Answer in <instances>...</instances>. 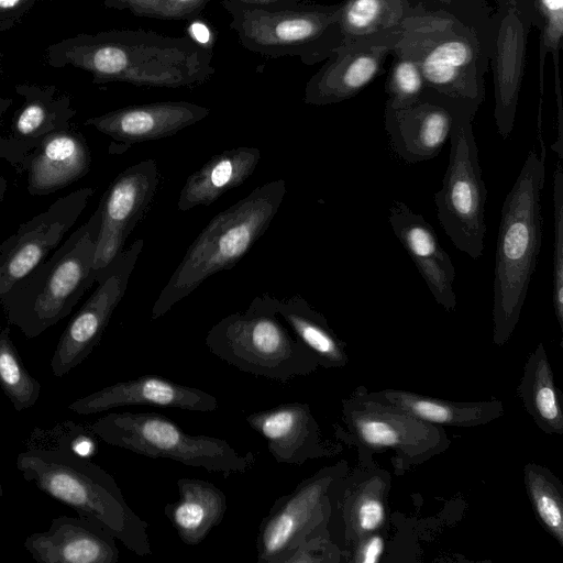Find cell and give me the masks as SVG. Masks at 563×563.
Wrapping results in <instances>:
<instances>
[{"label":"cell","mask_w":563,"mask_h":563,"mask_svg":"<svg viewBox=\"0 0 563 563\" xmlns=\"http://www.w3.org/2000/svg\"><path fill=\"white\" fill-rule=\"evenodd\" d=\"M212 49L189 35L145 30L80 33L51 44L45 62L90 73L93 84L128 82L148 88H192L216 73Z\"/></svg>","instance_id":"obj_1"},{"label":"cell","mask_w":563,"mask_h":563,"mask_svg":"<svg viewBox=\"0 0 563 563\" xmlns=\"http://www.w3.org/2000/svg\"><path fill=\"white\" fill-rule=\"evenodd\" d=\"M482 7H466V0L445 8L415 3L395 46L418 64L424 91L476 112L494 32V13Z\"/></svg>","instance_id":"obj_2"},{"label":"cell","mask_w":563,"mask_h":563,"mask_svg":"<svg viewBox=\"0 0 563 563\" xmlns=\"http://www.w3.org/2000/svg\"><path fill=\"white\" fill-rule=\"evenodd\" d=\"M545 150L533 147L501 207L493 282V339L503 345L516 328L538 264Z\"/></svg>","instance_id":"obj_3"},{"label":"cell","mask_w":563,"mask_h":563,"mask_svg":"<svg viewBox=\"0 0 563 563\" xmlns=\"http://www.w3.org/2000/svg\"><path fill=\"white\" fill-rule=\"evenodd\" d=\"M22 477L107 529L139 556L152 554L148 523L128 505L111 474L63 445L29 446L16 456Z\"/></svg>","instance_id":"obj_4"},{"label":"cell","mask_w":563,"mask_h":563,"mask_svg":"<svg viewBox=\"0 0 563 563\" xmlns=\"http://www.w3.org/2000/svg\"><path fill=\"white\" fill-rule=\"evenodd\" d=\"M286 192L284 179L271 180L214 216L161 290L152 319L166 314L212 275L235 266L269 228Z\"/></svg>","instance_id":"obj_5"},{"label":"cell","mask_w":563,"mask_h":563,"mask_svg":"<svg viewBox=\"0 0 563 563\" xmlns=\"http://www.w3.org/2000/svg\"><path fill=\"white\" fill-rule=\"evenodd\" d=\"M100 219L98 207L88 221L0 300L8 322L27 339L38 336L66 318L96 282Z\"/></svg>","instance_id":"obj_6"},{"label":"cell","mask_w":563,"mask_h":563,"mask_svg":"<svg viewBox=\"0 0 563 563\" xmlns=\"http://www.w3.org/2000/svg\"><path fill=\"white\" fill-rule=\"evenodd\" d=\"M209 351L239 371L286 383L311 374L317 357L278 318L274 296H256L247 308L223 317L208 331Z\"/></svg>","instance_id":"obj_7"},{"label":"cell","mask_w":563,"mask_h":563,"mask_svg":"<svg viewBox=\"0 0 563 563\" xmlns=\"http://www.w3.org/2000/svg\"><path fill=\"white\" fill-rule=\"evenodd\" d=\"M89 429L104 443L152 459H167L223 476L242 474L256 462L255 454L238 452L227 440L190 434L156 412H110Z\"/></svg>","instance_id":"obj_8"},{"label":"cell","mask_w":563,"mask_h":563,"mask_svg":"<svg viewBox=\"0 0 563 563\" xmlns=\"http://www.w3.org/2000/svg\"><path fill=\"white\" fill-rule=\"evenodd\" d=\"M230 27L246 49L267 57L298 56L306 65L327 60L342 43L339 4L263 9L221 0Z\"/></svg>","instance_id":"obj_9"},{"label":"cell","mask_w":563,"mask_h":563,"mask_svg":"<svg viewBox=\"0 0 563 563\" xmlns=\"http://www.w3.org/2000/svg\"><path fill=\"white\" fill-rule=\"evenodd\" d=\"M475 113L465 108L454 113L449 164L434 201L440 224L454 246L478 260L485 247L487 191L473 133Z\"/></svg>","instance_id":"obj_10"},{"label":"cell","mask_w":563,"mask_h":563,"mask_svg":"<svg viewBox=\"0 0 563 563\" xmlns=\"http://www.w3.org/2000/svg\"><path fill=\"white\" fill-rule=\"evenodd\" d=\"M341 475L340 465L321 468L274 501L258 526V563H285L305 539L325 528L331 512L330 493Z\"/></svg>","instance_id":"obj_11"},{"label":"cell","mask_w":563,"mask_h":563,"mask_svg":"<svg viewBox=\"0 0 563 563\" xmlns=\"http://www.w3.org/2000/svg\"><path fill=\"white\" fill-rule=\"evenodd\" d=\"M144 242L134 241L96 275L97 288L70 319L51 360L54 376L63 377L81 364L101 341L122 300Z\"/></svg>","instance_id":"obj_12"},{"label":"cell","mask_w":563,"mask_h":563,"mask_svg":"<svg viewBox=\"0 0 563 563\" xmlns=\"http://www.w3.org/2000/svg\"><path fill=\"white\" fill-rule=\"evenodd\" d=\"M343 419L352 438L361 444L369 449H391L408 461L428 459L448 443L434 424L363 394L343 401Z\"/></svg>","instance_id":"obj_13"},{"label":"cell","mask_w":563,"mask_h":563,"mask_svg":"<svg viewBox=\"0 0 563 563\" xmlns=\"http://www.w3.org/2000/svg\"><path fill=\"white\" fill-rule=\"evenodd\" d=\"M93 194L84 187L58 198L0 244V300L62 243Z\"/></svg>","instance_id":"obj_14"},{"label":"cell","mask_w":563,"mask_h":563,"mask_svg":"<svg viewBox=\"0 0 563 563\" xmlns=\"http://www.w3.org/2000/svg\"><path fill=\"white\" fill-rule=\"evenodd\" d=\"M401 32L343 38L306 84L303 102L328 106L356 96L380 74Z\"/></svg>","instance_id":"obj_15"},{"label":"cell","mask_w":563,"mask_h":563,"mask_svg":"<svg viewBox=\"0 0 563 563\" xmlns=\"http://www.w3.org/2000/svg\"><path fill=\"white\" fill-rule=\"evenodd\" d=\"M154 159L133 164L121 172L104 191L98 207L100 229L95 254L97 272L124 250V244L150 209L159 184Z\"/></svg>","instance_id":"obj_16"},{"label":"cell","mask_w":563,"mask_h":563,"mask_svg":"<svg viewBox=\"0 0 563 563\" xmlns=\"http://www.w3.org/2000/svg\"><path fill=\"white\" fill-rule=\"evenodd\" d=\"M489 64L494 79V119L506 140L514 129L525 71L530 20L514 0H497Z\"/></svg>","instance_id":"obj_17"},{"label":"cell","mask_w":563,"mask_h":563,"mask_svg":"<svg viewBox=\"0 0 563 563\" xmlns=\"http://www.w3.org/2000/svg\"><path fill=\"white\" fill-rule=\"evenodd\" d=\"M459 108L462 107L427 91L407 107L386 106L385 128L391 148L408 164L435 157L450 137Z\"/></svg>","instance_id":"obj_18"},{"label":"cell","mask_w":563,"mask_h":563,"mask_svg":"<svg viewBox=\"0 0 563 563\" xmlns=\"http://www.w3.org/2000/svg\"><path fill=\"white\" fill-rule=\"evenodd\" d=\"M124 406H152L196 412L219 408L216 396L158 375H142L118 382L73 401L68 409L78 415L101 413Z\"/></svg>","instance_id":"obj_19"},{"label":"cell","mask_w":563,"mask_h":563,"mask_svg":"<svg viewBox=\"0 0 563 563\" xmlns=\"http://www.w3.org/2000/svg\"><path fill=\"white\" fill-rule=\"evenodd\" d=\"M245 420L266 441L268 452L277 463L301 465L335 451L322 439L308 404H282L251 412Z\"/></svg>","instance_id":"obj_20"},{"label":"cell","mask_w":563,"mask_h":563,"mask_svg":"<svg viewBox=\"0 0 563 563\" xmlns=\"http://www.w3.org/2000/svg\"><path fill=\"white\" fill-rule=\"evenodd\" d=\"M209 113V108L188 101H158L112 110L87 119L85 124L126 148L135 143L172 136Z\"/></svg>","instance_id":"obj_21"},{"label":"cell","mask_w":563,"mask_h":563,"mask_svg":"<svg viewBox=\"0 0 563 563\" xmlns=\"http://www.w3.org/2000/svg\"><path fill=\"white\" fill-rule=\"evenodd\" d=\"M115 540L89 518L59 516L46 531L30 534L24 548L40 563H117Z\"/></svg>","instance_id":"obj_22"},{"label":"cell","mask_w":563,"mask_h":563,"mask_svg":"<svg viewBox=\"0 0 563 563\" xmlns=\"http://www.w3.org/2000/svg\"><path fill=\"white\" fill-rule=\"evenodd\" d=\"M388 222L437 302L446 311H453L455 267L432 225L401 201H394L389 208Z\"/></svg>","instance_id":"obj_23"},{"label":"cell","mask_w":563,"mask_h":563,"mask_svg":"<svg viewBox=\"0 0 563 563\" xmlns=\"http://www.w3.org/2000/svg\"><path fill=\"white\" fill-rule=\"evenodd\" d=\"M91 154L85 136L71 126L45 135L27 154L26 188L32 196L53 194L88 174Z\"/></svg>","instance_id":"obj_24"},{"label":"cell","mask_w":563,"mask_h":563,"mask_svg":"<svg viewBox=\"0 0 563 563\" xmlns=\"http://www.w3.org/2000/svg\"><path fill=\"white\" fill-rule=\"evenodd\" d=\"M257 147L239 146L213 155L186 180L177 208L188 211L210 206L224 192L245 183L261 161Z\"/></svg>","instance_id":"obj_25"},{"label":"cell","mask_w":563,"mask_h":563,"mask_svg":"<svg viewBox=\"0 0 563 563\" xmlns=\"http://www.w3.org/2000/svg\"><path fill=\"white\" fill-rule=\"evenodd\" d=\"M179 498L164 507V514L187 545H198L218 527L227 512L225 493L199 478L177 481Z\"/></svg>","instance_id":"obj_26"},{"label":"cell","mask_w":563,"mask_h":563,"mask_svg":"<svg viewBox=\"0 0 563 563\" xmlns=\"http://www.w3.org/2000/svg\"><path fill=\"white\" fill-rule=\"evenodd\" d=\"M15 92L23 103L15 111L11 123V136L34 144L47 134L71 126L76 109L69 95L54 86L20 84Z\"/></svg>","instance_id":"obj_27"},{"label":"cell","mask_w":563,"mask_h":563,"mask_svg":"<svg viewBox=\"0 0 563 563\" xmlns=\"http://www.w3.org/2000/svg\"><path fill=\"white\" fill-rule=\"evenodd\" d=\"M363 395L432 424L474 427L487 423L504 412L503 404L497 400L452 402L396 389H384Z\"/></svg>","instance_id":"obj_28"},{"label":"cell","mask_w":563,"mask_h":563,"mask_svg":"<svg viewBox=\"0 0 563 563\" xmlns=\"http://www.w3.org/2000/svg\"><path fill=\"white\" fill-rule=\"evenodd\" d=\"M276 312L294 331L295 336L317 357L319 365L342 367L347 357L344 344L329 327L322 313L300 295L287 298L274 296Z\"/></svg>","instance_id":"obj_29"},{"label":"cell","mask_w":563,"mask_h":563,"mask_svg":"<svg viewBox=\"0 0 563 563\" xmlns=\"http://www.w3.org/2000/svg\"><path fill=\"white\" fill-rule=\"evenodd\" d=\"M518 394L529 415L544 432L563 433V413L542 343L527 360Z\"/></svg>","instance_id":"obj_30"},{"label":"cell","mask_w":563,"mask_h":563,"mask_svg":"<svg viewBox=\"0 0 563 563\" xmlns=\"http://www.w3.org/2000/svg\"><path fill=\"white\" fill-rule=\"evenodd\" d=\"M413 5L412 0H344L339 4L343 38L400 31Z\"/></svg>","instance_id":"obj_31"},{"label":"cell","mask_w":563,"mask_h":563,"mask_svg":"<svg viewBox=\"0 0 563 563\" xmlns=\"http://www.w3.org/2000/svg\"><path fill=\"white\" fill-rule=\"evenodd\" d=\"M526 488L536 515L549 533L563 545V496L562 484L545 467L525 466Z\"/></svg>","instance_id":"obj_32"},{"label":"cell","mask_w":563,"mask_h":563,"mask_svg":"<svg viewBox=\"0 0 563 563\" xmlns=\"http://www.w3.org/2000/svg\"><path fill=\"white\" fill-rule=\"evenodd\" d=\"M10 332L9 327L0 331V388L14 409L22 411L35 405L41 385L24 366Z\"/></svg>","instance_id":"obj_33"},{"label":"cell","mask_w":563,"mask_h":563,"mask_svg":"<svg viewBox=\"0 0 563 563\" xmlns=\"http://www.w3.org/2000/svg\"><path fill=\"white\" fill-rule=\"evenodd\" d=\"M393 63L386 84L388 99L386 106L404 108L421 98L426 86L418 64L409 55L394 48Z\"/></svg>","instance_id":"obj_34"},{"label":"cell","mask_w":563,"mask_h":563,"mask_svg":"<svg viewBox=\"0 0 563 563\" xmlns=\"http://www.w3.org/2000/svg\"><path fill=\"white\" fill-rule=\"evenodd\" d=\"M530 20L541 30L540 60L548 53L555 55L561 47L563 35V0H514Z\"/></svg>","instance_id":"obj_35"},{"label":"cell","mask_w":563,"mask_h":563,"mask_svg":"<svg viewBox=\"0 0 563 563\" xmlns=\"http://www.w3.org/2000/svg\"><path fill=\"white\" fill-rule=\"evenodd\" d=\"M213 0H103L109 9L159 20H194Z\"/></svg>","instance_id":"obj_36"},{"label":"cell","mask_w":563,"mask_h":563,"mask_svg":"<svg viewBox=\"0 0 563 563\" xmlns=\"http://www.w3.org/2000/svg\"><path fill=\"white\" fill-rule=\"evenodd\" d=\"M553 308L558 322L563 329V167L562 159L555 165L553 176Z\"/></svg>","instance_id":"obj_37"},{"label":"cell","mask_w":563,"mask_h":563,"mask_svg":"<svg viewBox=\"0 0 563 563\" xmlns=\"http://www.w3.org/2000/svg\"><path fill=\"white\" fill-rule=\"evenodd\" d=\"M386 519V510L378 493L366 489L352 505L351 526L353 532L364 537L378 530Z\"/></svg>","instance_id":"obj_38"},{"label":"cell","mask_w":563,"mask_h":563,"mask_svg":"<svg viewBox=\"0 0 563 563\" xmlns=\"http://www.w3.org/2000/svg\"><path fill=\"white\" fill-rule=\"evenodd\" d=\"M62 435L57 442L77 455L90 459L98 451L97 435L87 427L66 421L62 426Z\"/></svg>","instance_id":"obj_39"},{"label":"cell","mask_w":563,"mask_h":563,"mask_svg":"<svg viewBox=\"0 0 563 563\" xmlns=\"http://www.w3.org/2000/svg\"><path fill=\"white\" fill-rule=\"evenodd\" d=\"M36 2L37 0H0V31L13 29Z\"/></svg>","instance_id":"obj_40"},{"label":"cell","mask_w":563,"mask_h":563,"mask_svg":"<svg viewBox=\"0 0 563 563\" xmlns=\"http://www.w3.org/2000/svg\"><path fill=\"white\" fill-rule=\"evenodd\" d=\"M34 147L35 145L32 143L0 135V158L10 163L12 166H23L27 154Z\"/></svg>","instance_id":"obj_41"},{"label":"cell","mask_w":563,"mask_h":563,"mask_svg":"<svg viewBox=\"0 0 563 563\" xmlns=\"http://www.w3.org/2000/svg\"><path fill=\"white\" fill-rule=\"evenodd\" d=\"M385 542L380 534H372L367 537L362 544L357 562L362 563H377L384 552Z\"/></svg>","instance_id":"obj_42"},{"label":"cell","mask_w":563,"mask_h":563,"mask_svg":"<svg viewBox=\"0 0 563 563\" xmlns=\"http://www.w3.org/2000/svg\"><path fill=\"white\" fill-rule=\"evenodd\" d=\"M228 1H234V2L246 4V5H252V7H256V8H263V9L294 8L301 3V0H228Z\"/></svg>","instance_id":"obj_43"},{"label":"cell","mask_w":563,"mask_h":563,"mask_svg":"<svg viewBox=\"0 0 563 563\" xmlns=\"http://www.w3.org/2000/svg\"><path fill=\"white\" fill-rule=\"evenodd\" d=\"M456 0H417L416 3H421L428 7L445 8Z\"/></svg>","instance_id":"obj_44"},{"label":"cell","mask_w":563,"mask_h":563,"mask_svg":"<svg viewBox=\"0 0 563 563\" xmlns=\"http://www.w3.org/2000/svg\"><path fill=\"white\" fill-rule=\"evenodd\" d=\"M12 106V99L0 95V118L9 110Z\"/></svg>","instance_id":"obj_45"},{"label":"cell","mask_w":563,"mask_h":563,"mask_svg":"<svg viewBox=\"0 0 563 563\" xmlns=\"http://www.w3.org/2000/svg\"><path fill=\"white\" fill-rule=\"evenodd\" d=\"M7 189L8 181L2 175H0V203L3 201Z\"/></svg>","instance_id":"obj_46"},{"label":"cell","mask_w":563,"mask_h":563,"mask_svg":"<svg viewBox=\"0 0 563 563\" xmlns=\"http://www.w3.org/2000/svg\"><path fill=\"white\" fill-rule=\"evenodd\" d=\"M2 73H3V56L0 51V77L2 76Z\"/></svg>","instance_id":"obj_47"},{"label":"cell","mask_w":563,"mask_h":563,"mask_svg":"<svg viewBox=\"0 0 563 563\" xmlns=\"http://www.w3.org/2000/svg\"><path fill=\"white\" fill-rule=\"evenodd\" d=\"M2 494H3L2 484L0 483V500H1Z\"/></svg>","instance_id":"obj_48"}]
</instances>
